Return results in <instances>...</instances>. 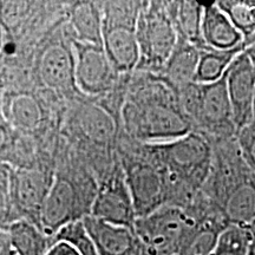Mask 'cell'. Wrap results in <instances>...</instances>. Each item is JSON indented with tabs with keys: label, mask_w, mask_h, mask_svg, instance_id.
<instances>
[{
	"label": "cell",
	"mask_w": 255,
	"mask_h": 255,
	"mask_svg": "<svg viewBox=\"0 0 255 255\" xmlns=\"http://www.w3.org/2000/svg\"><path fill=\"white\" fill-rule=\"evenodd\" d=\"M141 73L122 109L127 131L146 144L173 141L193 131L176 90L157 75Z\"/></svg>",
	"instance_id": "cell-1"
},
{
	"label": "cell",
	"mask_w": 255,
	"mask_h": 255,
	"mask_svg": "<svg viewBox=\"0 0 255 255\" xmlns=\"http://www.w3.org/2000/svg\"><path fill=\"white\" fill-rule=\"evenodd\" d=\"M177 95L193 131L207 137L210 142L237 136L226 75L208 84L191 83L178 90Z\"/></svg>",
	"instance_id": "cell-2"
},
{
	"label": "cell",
	"mask_w": 255,
	"mask_h": 255,
	"mask_svg": "<svg viewBox=\"0 0 255 255\" xmlns=\"http://www.w3.org/2000/svg\"><path fill=\"white\" fill-rule=\"evenodd\" d=\"M203 223L182 208L164 206L137 219L135 233L144 255H181Z\"/></svg>",
	"instance_id": "cell-3"
},
{
	"label": "cell",
	"mask_w": 255,
	"mask_h": 255,
	"mask_svg": "<svg viewBox=\"0 0 255 255\" xmlns=\"http://www.w3.org/2000/svg\"><path fill=\"white\" fill-rule=\"evenodd\" d=\"M142 7V1L102 2V45L119 75L136 71L138 66L139 49L136 26Z\"/></svg>",
	"instance_id": "cell-4"
},
{
	"label": "cell",
	"mask_w": 255,
	"mask_h": 255,
	"mask_svg": "<svg viewBox=\"0 0 255 255\" xmlns=\"http://www.w3.org/2000/svg\"><path fill=\"white\" fill-rule=\"evenodd\" d=\"M139 63L136 71L159 75L177 44L164 1H144L136 26Z\"/></svg>",
	"instance_id": "cell-5"
},
{
	"label": "cell",
	"mask_w": 255,
	"mask_h": 255,
	"mask_svg": "<svg viewBox=\"0 0 255 255\" xmlns=\"http://www.w3.org/2000/svg\"><path fill=\"white\" fill-rule=\"evenodd\" d=\"M92 201L82 196L70 178H53L40 215V228L47 237L53 238L70 223L82 221L91 214Z\"/></svg>",
	"instance_id": "cell-6"
},
{
	"label": "cell",
	"mask_w": 255,
	"mask_h": 255,
	"mask_svg": "<svg viewBox=\"0 0 255 255\" xmlns=\"http://www.w3.org/2000/svg\"><path fill=\"white\" fill-rule=\"evenodd\" d=\"M53 178L38 169L9 168V194L17 221L26 220L40 228L41 209Z\"/></svg>",
	"instance_id": "cell-7"
},
{
	"label": "cell",
	"mask_w": 255,
	"mask_h": 255,
	"mask_svg": "<svg viewBox=\"0 0 255 255\" xmlns=\"http://www.w3.org/2000/svg\"><path fill=\"white\" fill-rule=\"evenodd\" d=\"M76 87L88 96H100L113 89L119 73L102 45L72 40Z\"/></svg>",
	"instance_id": "cell-8"
},
{
	"label": "cell",
	"mask_w": 255,
	"mask_h": 255,
	"mask_svg": "<svg viewBox=\"0 0 255 255\" xmlns=\"http://www.w3.org/2000/svg\"><path fill=\"white\" fill-rule=\"evenodd\" d=\"M137 219L144 218L168 205V191L163 174L146 157L135 162L126 171Z\"/></svg>",
	"instance_id": "cell-9"
},
{
	"label": "cell",
	"mask_w": 255,
	"mask_h": 255,
	"mask_svg": "<svg viewBox=\"0 0 255 255\" xmlns=\"http://www.w3.org/2000/svg\"><path fill=\"white\" fill-rule=\"evenodd\" d=\"M36 73L41 84L49 90L69 92L77 89L72 44L60 39L45 44L38 55Z\"/></svg>",
	"instance_id": "cell-10"
},
{
	"label": "cell",
	"mask_w": 255,
	"mask_h": 255,
	"mask_svg": "<svg viewBox=\"0 0 255 255\" xmlns=\"http://www.w3.org/2000/svg\"><path fill=\"white\" fill-rule=\"evenodd\" d=\"M90 215L111 225L135 229L137 215L126 175H115L101 186L92 202Z\"/></svg>",
	"instance_id": "cell-11"
},
{
	"label": "cell",
	"mask_w": 255,
	"mask_h": 255,
	"mask_svg": "<svg viewBox=\"0 0 255 255\" xmlns=\"http://www.w3.org/2000/svg\"><path fill=\"white\" fill-rule=\"evenodd\" d=\"M226 82L238 132L255 117V66L245 51L229 66Z\"/></svg>",
	"instance_id": "cell-12"
},
{
	"label": "cell",
	"mask_w": 255,
	"mask_h": 255,
	"mask_svg": "<svg viewBox=\"0 0 255 255\" xmlns=\"http://www.w3.org/2000/svg\"><path fill=\"white\" fill-rule=\"evenodd\" d=\"M82 221L98 255H144L135 229L111 225L91 215Z\"/></svg>",
	"instance_id": "cell-13"
},
{
	"label": "cell",
	"mask_w": 255,
	"mask_h": 255,
	"mask_svg": "<svg viewBox=\"0 0 255 255\" xmlns=\"http://www.w3.org/2000/svg\"><path fill=\"white\" fill-rule=\"evenodd\" d=\"M2 116L5 123L23 133H33L45 121L41 102L27 91L8 90L2 94Z\"/></svg>",
	"instance_id": "cell-14"
},
{
	"label": "cell",
	"mask_w": 255,
	"mask_h": 255,
	"mask_svg": "<svg viewBox=\"0 0 255 255\" xmlns=\"http://www.w3.org/2000/svg\"><path fill=\"white\" fill-rule=\"evenodd\" d=\"M201 34L205 46L213 50H233L245 41L241 32L216 2L203 5Z\"/></svg>",
	"instance_id": "cell-15"
},
{
	"label": "cell",
	"mask_w": 255,
	"mask_h": 255,
	"mask_svg": "<svg viewBox=\"0 0 255 255\" xmlns=\"http://www.w3.org/2000/svg\"><path fill=\"white\" fill-rule=\"evenodd\" d=\"M199 59L200 50L193 44L178 38L173 53L157 76L177 92L191 83H196L195 76Z\"/></svg>",
	"instance_id": "cell-16"
},
{
	"label": "cell",
	"mask_w": 255,
	"mask_h": 255,
	"mask_svg": "<svg viewBox=\"0 0 255 255\" xmlns=\"http://www.w3.org/2000/svg\"><path fill=\"white\" fill-rule=\"evenodd\" d=\"M69 24L73 34L72 40L92 45L103 44L102 2H75L69 14Z\"/></svg>",
	"instance_id": "cell-17"
},
{
	"label": "cell",
	"mask_w": 255,
	"mask_h": 255,
	"mask_svg": "<svg viewBox=\"0 0 255 255\" xmlns=\"http://www.w3.org/2000/svg\"><path fill=\"white\" fill-rule=\"evenodd\" d=\"M177 37L193 44L199 50H205L201 34L203 5L196 1H164Z\"/></svg>",
	"instance_id": "cell-18"
},
{
	"label": "cell",
	"mask_w": 255,
	"mask_h": 255,
	"mask_svg": "<svg viewBox=\"0 0 255 255\" xmlns=\"http://www.w3.org/2000/svg\"><path fill=\"white\" fill-rule=\"evenodd\" d=\"M9 247L17 255H46L52 238L26 220L14 221L7 228Z\"/></svg>",
	"instance_id": "cell-19"
},
{
	"label": "cell",
	"mask_w": 255,
	"mask_h": 255,
	"mask_svg": "<svg viewBox=\"0 0 255 255\" xmlns=\"http://www.w3.org/2000/svg\"><path fill=\"white\" fill-rule=\"evenodd\" d=\"M247 47L246 40L233 50H200V59L197 65L195 82L201 84L218 82L225 77L229 66Z\"/></svg>",
	"instance_id": "cell-20"
},
{
	"label": "cell",
	"mask_w": 255,
	"mask_h": 255,
	"mask_svg": "<svg viewBox=\"0 0 255 255\" xmlns=\"http://www.w3.org/2000/svg\"><path fill=\"white\" fill-rule=\"evenodd\" d=\"M38 2L32 1H0V28L1 37L15 40L30 19Z\"/></svg>",
	"instance_id": "cell-21"
},
{
	"label": "cell",
	"mask_w": 255,
	"mask_h": 255,
	"mask_svg": "<svg viewBox=\"0 0 255 255\" xmlns=\"http://www.w3.org/2000/svg\"><path fill=\"white\" fill-rule=\"evenodd\" d=\"M219 7L228 15L245 39L255 34V1L248 0H221Z\"/></svg>",
	"instance_id": "cell-22"
},
{
	"label": "cell",
	"mask_w": 255,
	"mask_h": 255,
	"mask_svg": "<svg viewBox=\"0 0 255 255\" xmlns=\"http://www.w3.org/2000/svg\"><path fill=\"white\" fill-rule=\"evenodd\" d=\"M252 240V226H228L220 233L210 255H248Z\"/></svg>",
	"instance_id": "cell-23"
},
{
	"label": "cell",
	"mask_w": 255,
	"mask_h": 255,
	"mask_svg": "<svg viewBox=\"0 0 255 255\" xmlns=\"http://www.w3.org/2000/svg\"><path fill=\"white\" fill-rule=\"evenodd\" d=\"M81 126L85 133L96 142H108L115 133V124L104 110L97 107L85 108L81 117Z\"/></svg>",
	"instance_id": "cell-24"
},
{
	"label": "cell",
	"mask_w": 255,
	"mask_h": 255,
	"mask_svg": "<svg viewBox=\"0 0 255 255\" xmlns=\"http://www.w3.org/2000/svg\"><path fill=\"white\" fill-rule=\"evenodd\" d=\"M17 221L9 194V168H0V229L7 228Z\"/></svg>",
	"instance_id": "cell-25"
},
{
	"label": "cell",
	"mask_w": 255,
	"mask_h": 255,
	"mask_svg": "<svg viewBox=\"0 0 255 255\" xmlns=\"http://www.w3.org/2000/svg\"><path fill=\"white\" fill-rule=\"evenodd\" d=\"M235 137L245 161L255 173V117L251 123L238 130Z\"/></svg>",
	"instance_id": "cell-26"
},
{
	"label": "cell",
	"mask_w": 255,
	"mask_h": 255,
	"mask_svg": "<svg viewBox=\"0 0 255 255\" xmlns=\"http://www.w3.org/2000/svg\"><path fill=\"white\" fill-rule=\"evenodd\" d=\"M6 143H7V132L2 123H0V150L5 148Z\"/></svg>",
	"instance_id": "cell-27"
},
{
	"label": "cell",
	"mask_w": 255,
	"mask_h": 255,
	"mask_svg": "<svg viewBox=\"0 0 255 255\" xmlns=\"http://www.w3.org/2000/svg\"><path fill=\"white\" fill-rule=\"evenodd\" d=\"M6 246H8V235H7V232L6 231H2V229H0V252Z\"/></svg>",
	"instance_id": "cell-28"
},
{
	"label": "cell",
	"mask_w": 255,
	"mask_h": 255,
	"mask_svg": "<svg viewBox=\"0 0 255 255\" xmlns=\"http://www.w3.org/2000/svg\"><path fill=\"white\" fill-rule=\"evenodd\" d=\"M248 255H255V223L252 226V240L248 248Z\"/></svg>",
	"instance_id": "cell-29"
},
{
	"label": "cell",
	"mask_w": 255,
	"mask_h": 255,
	"mask_svg": "<svg viewBox=\"0 0 255 255\" xmlns=\"http://www.w3.org/2000/svg\"><path fill=\"white\" fill-rule=\"evenodd\" d=\"M0 255H17V254H15V252L12 250L11 247H9V244H8V246H6L4 250L0 252Z\"/></svg>",
	"instance_id": "cell-30"
},
{
	"label": "cell",
	"mask_w": 255,
	"mask_h": 255,
	"mask_svg": "<svg viewBox=\"0 0 255 255\" xmlns=\"http://www.w3.org/2000/svg\"><path fill=\"white\" fill-rule=\"evenodd\" d=\"M0 43H1V28H0Z\"/></svg>",
	"instance_id": "cell-31"
}]
</instances>
